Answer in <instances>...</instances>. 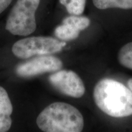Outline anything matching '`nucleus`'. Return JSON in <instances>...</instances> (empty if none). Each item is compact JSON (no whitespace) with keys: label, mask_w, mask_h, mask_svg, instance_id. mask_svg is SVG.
I'll list each match as a JSON object with an SVG mask.
<instances>
[{"label":"nucleus","mask_w":132,"mask_h":132,"mask_svg":"<svg viewBox=\"0 0 132 132\" xmlns=\"http://www.w3.org/2000/svg\"><path fill=\"white\" fill-rule=\"evenodd\" d=\"M93 97L98 108L110 116L123 118L132 115V92L120 82L102 79L95 86Z\"/></svg>","instance_id":"nucleus-1"},{"label":"nucleus","mask_w":132,"mask_h":132,"mask_svg":"<svg viewBox=\"0 0 132 132\" xmlns=\"http://www.w3.org/2000/svg\"><path fill=\"white\" fill-rule=\"evenodd\" d=\"M12 104L7 91L0 86V132L9 131L12 125Z\"/></svg>","instance_id":"nucleus-7"},{"label":"nucleus","mask_w":132,"mask_h":132,"mask_svg":"<svg viewBox=\"0 0 132 132\" xmlns=\"http://www.w3.org/2000/svg\"><path fill=\"white\" fill-rule=\"evenodd\" d=\"M63 66L62 61L57 57L47 55L36 57L16 67L15 72L21 77H31L48 72L61 70Z\"/></svg>","instance_id":"nucleus-6"},{"label":"nucleus","mask_w":132,"mask_h":132,"mask_svg":"<svg viewBox=\"0 0 132 132\" xmlns=\"http://www.w3.org/2000/svg\"><path fill=\"white\" fill-rule=\"evenodd\" d=\"M118 57L122 65L132 70V42L125 44L120 49Z\"/></svg>","instance_id":"nucleus-11"},{"label":"nucleus","mask_w":132,"mask_h":132,"mask_svg":"<svg viewBox=\"0 0 132 132\" xmlns=\"http://www.w3.org/2000/svg\"><path fill=\"white\" fill-rule=\"evenodd\" d=\"M65 45V42L50 37H26L14 43L12 52L16 57L24 59L60 52Z\"/></svg>","instance_id":"nucleus-4"},{"label":"nucleus","mask_w":132,"mask_h":132,"mask_svg":"<svg viewBox=\"0 0 132 132\" xmlns=\"http://www.w3.org/2000/svg\"><path fill=\"white\" fill-rule=\"evenodd\" d=\"M94 4L99 9L109 8L132 9V0H92Z\"/></svg>","instance_id":"nucleus-9"},{"label":"nucleus","mask_w":132,"mask_h":132,"mask_svg":"<svg viewBox=\"0 0 132 132\" xmlns=\"http://www.w3.org/2000/svg\"><path fill=\"white\" fill-rule=\"evenodd\" d=\"M49 81L54 88L67 96L80 98L85 94V85L73 71L59 70L50 76Z\"/></svg>","instance_id":"nucleus-5"},{"label":"nucleus","mask_w":132,"mask_h":132,"mask_svg":"<svg viewBox=\"0 0 132 132\" xmlns=\"http://www.w3.org/2000/svg\"><path fill=\"white\" fill-rule=\"evenodd\" d=\"M40 0H17L6 20L5 28L15 36H28L36 31V12Z\"/></svg>","instance_id":"nucleus-3"},{"label":"nucleus","mask_w":132,"mask_h":132,"mask_svg":"<svg viewBox=\"0 0 132 132\" xmlns=\"http://www.w3.org/2000/svg\"><path fill=\"white\" fill-rule=\"evenodd\" d=\"M12 0H0V14L8 7Z\"/></svg>","instance_id":"nucleus-13"},{"label":"nucleus","mask_w":132,"mask_h":132,"mask_svg":"<svg viewBox=\"0 0 132 132\" xmlns=\"http://www.w3.org/2000/svg\"><path fill=\"white\" fill-rule=\"evenodd\" d=\"M80 31L73 26L62 23L61 25L56 28L54 30V35L61 40L68 41L77 39L80 34Z\"/></svg>","instance_id":"nucleus-8"},{"label":"nucleus","mask_w":132,"mask_h":132,"mask_svg":"<svg viewBox=\"0 0 132 132\" xmlns=\"http://www.w3.org/2000/svg\"><path fill=\"white\" fill-rule=\"evenodd\" d=\"M64 6L69 14L73 15H80L85 11L86 0H59Z\"/></svg>","instance_id":"nucleus-10"},{"label":"nucleus","mask_w":132,"mask_h":132,"mask_svg":"<svg viewBox=\"0 0 132 132\" xmlns=\"http://www.w3.org/2000/svg\"><path fill=\"white\" fill-rule=\"evenodd\" d=\"M36 123L45 132H80L83 129L84 119L75 106L64 102H54L41 111Z\"/></svg>","instance_id":"nucleus-2"},{"label":"nucleus","mask_w":132,"mask_h":132,"mask_svg":"<svg viewBox=\"0 0 132 132\" xmlns=\"http://www.w3.org/2000/svg\"><path fill=\"white\" fill-rule=\"evenodd\" d=\"M127 86L132 92V78L128 80L127 82Z\"/></svg>","instance_id":"nucleus-14"},{"label":"nucleus","mask_w":132,"mask_h":132,"mask_svg":"<svg viewBox=\"0 0 132 132\" xmlns=\"http://www.w3.org/2000/svg\"><path fill=\"white\" fill-rule=\"evenodd\" d=\"M62 23H68L73 26L80 31L84 30L90 25V20L86 16L73 15L67 16L62 21Z\"/></svg>","instance_id":"nucleus-12"}]
</instances>
